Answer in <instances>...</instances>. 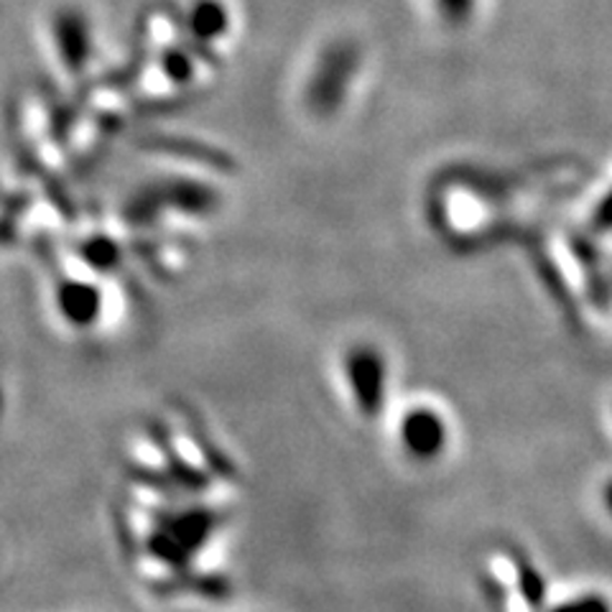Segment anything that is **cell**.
I'll list each match as a JSON object with an SVG mask.
<instances>
[{"instance_id": "cell-1", "label": "cell", "mask_w": 612, "mask_h": 612, "mask_svg": "<svg viewBox=\"0 0 612 612\" xmlns=\"http://www.w3.org/2000/svg\"><path fill=\"white\" fill-rule=\"evenodd\" d=\"M399 444L413 462H437L450 444V429L434 407H413L399 421Z\"/></svg>"}, {"instance_id": "cell-2", "label": "cell", "mask_w": 612, "mask_h": 612, "mask_svg": "<svg viewBox=\"0 0 612 612\" xmlns=\"http://www.w3.org/2000/svg\"><path fill=\"white\" fill-rule=\"evenodd\" d=\"M344 373H348L358 411L373 419L383 403V358L378 355V350H373V344H358V350H352L350 358H344Z\"/></svg>"}, {"instance_id": "cell-3", "label": "cell", "mask_w": 612, "mask_h": 612, "mask_svg": "<svg viewBox=\"0 0 612 612\" xmlns=\"http://www.w3.org/2000/svg\"><path fill=\"white\" fill-rule=\"evenodd\" d=\"M549 612H610V605L600 594H580V598L566 600Z\"/></svg>"}, {"instance_id": "cell-4", "label": "cell", "mask_w": 612, "mask_h": 612, "mask_svg": "<svg viewBox=\"0 0 612 612\" xmlns=\"http://www.w3.org/2000/svg\"><path fill=\"white\" fill-rule=\"evenodd\" d=\"M602 508H605V513L612 519V478L602 485Z\"/></svg>"}]
</instances>
